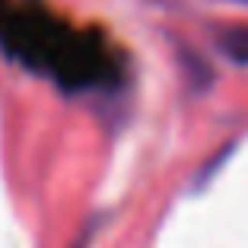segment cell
<instances>
[{
	"label": "cell",
	"instance_id": "cell-3",
	"mask_svg": "<svg viewBox=\"0 0 248 248\" xmlns=\"http://www.w3.org/2000/svg\"><path fill=\"white\" fill-rule=\"evenodd\" d=\"M239 3H248V0H239Z\"/></svg>",
	"mask_w": 248,
	"mask_h": 248
},
{
	"label": "cell",
	"instance_id": "cell-1",
	"mask_svg": "<svg viewBox=\"0 0 248 248\" xmlns=\"http://www.w3.org/2000/svg\"><path fill=\"white\" fill-rule=\"evenodd\" d=\"M0 42L26 67L54 73L70 89L108 83L121 73L115 51H108L105 42H89L83 32L67 29L38 7L0 3Z\"/></svg>",
	"mask_w": 248,
	"mask_h": 248
},
{
	"label": "cell",
	"instance_id": "cell-2",
	"mask_svg": "<svg viewBox=\"0 0 248 248\" xmlns=\"http://www.w3.org/2000/svg\"><path fill=\"white\" fill-rule=\"evenodd\" d=\"M217 48L229 61L248 67V26H226L217 32Z\"/></svg>",
	"mask_w": 248,
	"mask_h": 248
}]
</instances>
